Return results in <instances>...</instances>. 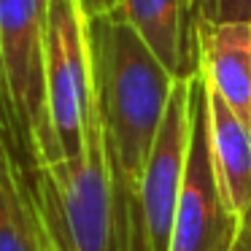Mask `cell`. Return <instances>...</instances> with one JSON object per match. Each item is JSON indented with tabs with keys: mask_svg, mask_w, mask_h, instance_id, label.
Here are the masks:
<instances>
[{
	"mask_svg": "<svg viewBox=\"0 0 251 251\" xmlns=\"http://www.w3.org/2000/svg\"><path fill=\"white\" fill-rule=\"evenodd\" d=\"M92 98L103 125L119 219V251H141L138 195L176 81L122 8L84 19Z\"/></svg>",
	"mask_w": 251,
	"mask_h": 251,
	"instance_id": "6da1fadb",
	"label": "cell"
},
{
	"mask_svg": "<svg viewBox=\"0 0 251 251\" xmlns=\"http://www.w3.org/2000/svg\"><path fill=\"white\" fill-rule=\"evenodd\" d=\"M41 197L54 251H119L114 178L95 98L84 154L46 165L41 170Z\"/></svg>",
	"mask_w": 251,
	"mask_h": 251,
	"instance_id": "7a4b0ae2",
	"label": "cell"
},
{
	"mask_svg": "<svg viewBox=\"0 0 251 251\" xmlns=\"http://www.w3.org/2000/svg\"><path fill=\"white\" fill-rule=\"evenodd\" d=\"M46 17L49 0H0V68L19 135L38 170L60 162L46 111Z\"/></svg>",
	"mask_w": 251,
	"mask_h": 251,
	"instance_id": "3957f363",
	"label": "cell"
},
{
	"mask_svg": "<svg viewBox=\"0 0 251 251\" xmlns=\"http://www.w3.org/2000/svg\"><path fill=\"white\" fill-rule=\"evenodd\" d=\"M46 111L60 159H78L92 114V68L78 0H49L44 44Z\"/></svg>",
	"mask_w": 251,
	"mask_h": 251,
	"instance_id": "277c9868",
	"label": "cell"
},
{
	"mask_svg": "<svg viewBox=\"0 0 251 251\" xmlns=\"http://www.w3.org/2000/svg\"><path fill=\"white\" fill-rule=\"evenodd\" d=\"M240 229L243 219L229 208L213 165L208 81L197 71L192 76L189 157L170 232V251H232Z\"/></svg>",
	"mask_w": 251,
	"mask_h": 251,
	"instance_id": "5b68a950",
	"label": "cell"
},
{
	"mask_svg": "<svg viewBox=\"0 0 251 251\" xmlns=\"http://www.w3.org/2000/svg\"><path fill=\"white\" fill-rule=\"evenodd\" d=\"M192 138V76L178 78L170 92L162 125L149 151L138 195L141 251H170V232L184 189Z\"/></svg>",
	"mask_w": 251,
	"mask_h": 251,
	"instance_id": "8992f818",
	"label": "cell"
},
{
	"mask_svg": "<svg viewBox=\"0 0 251 251\" xmlns=\"http://www.w3.org/2000/svg\"><path fill=\"white\" fill-rule=\"evenodd\" d=\"M122 11L173 78L200 71L195 0H125Z\"/></svg>",
	"mask_w": 251,
	"mask_h": 251,
	"instance_id": "52a82bcc",
	"label": "cell"
},
{
	"mask_svg": "<svg viewBox=\"0 0 251 251\" xmlns=\"http://www.w3.org/2000/svg\"><path fill=\"white\" fill-rule=\"evenodd\" d=\"M197 65L208 87L251 127V25L197 27Z\"/></svg>",
	"mask_w": 251,
	"mask_h": 251,
	"instance_id": "ba28073f",
	"label": "cell"
},
{
	"mask_svg": "<svg viewBox=\"0 0 251 251\" xmlns=\"http://www.w3.org/2000/svg\"><path fill=\"white\" fill-rule=\"evenodd\" d=\"M211 149L222 192L229 208L246 219L251 213V127L208 87Z\"/></svg>",
	"mask_w": 251,
	"mask_h": 251,
	"instance_id": "9c48e42d",
	"label": "cell"
},
{
	"mask_svg": "<svg viewBox=\"0 0 251 251\" xmlns=\"http://www.w3.org/2000/svg\"><path fill=\"white\" fill-rule=\"evenodd\" d=\"M0 138L8 143L17 165L22 168V173L27 176V181L38 189L41 195V170L38 165L30 159L27 149L22 143V135H19V127H17V119H14V108H11V100H8V89H6V78H3V68H0ZM44 200V197H41Z\"/></svg>",
	"mask_w": 251,
	"mask_h": 251,
	"instance_id": "30bf717a",
	"label": "cell"
},
{
	"mask_svg": "<svg viewBox=\"0 0 251 251\" xmlns=\"http://www.w3.org/2000/svg\"><path fill=\"white\" fill-rule=\"evenodd\" d=\"M197 27L251 25V0H195Z\"/></svg>",
	"mask_w": 251,
	"mask_h": 251,
	"instance_id": "8fae6325",
	"label": "cell"
},
{
	"mask_svg": "<svg viewBox=\"0 0 251 251\" xmlns=\"http://www.w3.org/2000/svg\"><path fill=\"white\" fill-rule=\"evenodd\" d=\"M122 3L125 0H78V8H81L84 19H92V17H100V14L122 8Z\"/></svg>",
	"mask_w": 251,
	"mask_h": 251,
	"instance_id": "7c38bea8",
	"label": "cell"
},
{
	"mask_svg": "<svg viewBox=\"0 0 251 251\" xmlns=\"http://www.w3.org/2000/svg\"><path fill=\"white\" fill-rule=\"evenodd\" d=\"M232 251H251V222H243V229L238 235V243Z\"/></svg>",
	"mask_w": 251,
	"mask_h": 251,
	"instance_id": "4fadbf2b",
	"label": "cell"
},
{
	"mask_svg": "<svg viewBox=\"0 0 251 251\" xmlns=\"http://www.w3.org/2000/svg\"><path fill=\"white\" fill-rule=\"evenodd\" d=\"M0 151H11V149H8V143L3 141V138H0ZM35 192H38V189H35Z\"/></svg>",
	"mask_w": 251,
	"mask_h": 251,
	"instance_id": "5bb4252c",
	"label": "cell"
}]
</instances>
